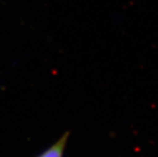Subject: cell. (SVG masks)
<instances>
[{
  "label": "cell",
  "instance_id": "1",
  "mask_svg": "<svg viewBox=\"0 0 158 157\" xmlns=\"http://www.w3.org/2000/svg\"><path fill=\"white\" fill-rule=\"evenodd\" d=\"M67 137H68V133L64 134V135H63L54 145H52L48 150H47L46 151H44L37 157H63Z\"/></svg>",
  "mask_w": 158,
  "mask_h": 157
}]
</instances>
